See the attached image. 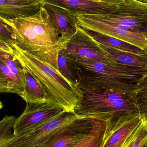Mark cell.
<instances>
[{"mask_svg":"<svg viewBox=\"0 0 147 147\" xmlns=\"http://www.w3.org/2000/svg\"><path fill=\"white\" fill-rule=\"evenodd\" d=\"M26 75V86L24 92L21 95L26 104L43 105L47 104L45 94L39 83L26 69L24 68Z\"/></svg>","mask_w":147,"mask_h":147,"instance_id":"obj_18","label":"cell"},{"mask_svg":"<svg viewBox=\"0 0 147 147\" xmlns=\"http://www.w3.org/2000/svg\"><path fill=\"white\" fill-rule=\"evenodd\" d=\"M101 45L108 57L113 61L129 67L147 69V54H132Z\"/></svg>","mask_w":147,"mask_h":147,"instance_id":"obj_17","label":"cell"},{"mask_svg":"<svg viewBox=\"0 0 147 147\" xmlns=\"http://www.w3.org/2000/svg\"><path fill=\"white\" fill-rule=\"evenodd\" d=\"M140 115L123 118L111 125L101 147H122L142 122Z\"/></svg>","mask_w":147,"mask_h":147,"instance_id":"obj_13","label":"cell"},{"mask_svg":"<svg viewBox=\"0 0 147 147\" xmlns=\"http://www.w3.org/2000/svg\"><path fill=\"white\" fill-rule=\"evenodd\" d=\"M146 123H147V122H146Z\"/></svg>","mask_w":147,"mask_h":147,"instance_id":"obj_29","label":"cell"},{"mask_svg":"<svg viewBox=\"0 0 147 147\" xmlns=\"http://www.w3.org/2000/svg\"><path fill=\"white\" fill-rule=\"evenodd\" d=\"M75 16L78 25L83 29L126 42L147 53V39L142 33L136 32L127 27L111 23L98 15L75 13Z\"/></svg>","mask_w":147,"mask_h":147,"instance_id":"obj_5","label":"cell"},{"mask_svg":"<svg viewBox=\"0 0 147 147\" xmlns=\"http://www.w3.org/2000/svg\"><path fill=\"white\" fill-rule=\"evenodd\" d=\"M135 100L138 107L139 114L147 122V86L136 91Z\"/></svg>","mask_w":147,"mask_h":147,"instance_id":"obj_23","label":"cell"},{"mask_svg":"<svg viewBox=\"0 0 147 147\" xmlns=\"http://www.w3.org/2000/svg\"><path fill=\"white\" fill-rule=\"evenodd\" d=\"M13 56L32 75L42 88L50 105L64 111L75 113L82 93L49 63L12 43Z\"/></svg>","mask_w":147,"mask_h":147,"instance_id":"obj_3","label":"cell"},{"mask_svg":"<svg viewBox=\"0 0 147 147\" xmlns=\"http://www.w3.org/2000/svg\"><path fill=\"white\" fill-rule=\"evenodd\" d=\"M0 52L12 56L13 54V49L11 45L0 41Z\"/></svg>","mask_w":147,"mask_h":147,"instance_id":"obj_25","label":"cell"},{"mask_svg":"<svg viewBox=\"0 0 147 147\" xmlns=\"http://www.w3.org/2000/svg\"><path fill=\"white\" fill-rule=\"evenodd\" d=\"M92 128V117H84L77 119L68 124L45 147H73L87 136Z\"/></svg>","mask_w":147,"mask_h":147,"instance_id":"obj_12","label":"cell"},{"mask_svg":"<svg viewBox=\"0 0 147 147\" xmlns=\"http://www.w3.org/2000/svg\"><path fill=\"white\" fill-rule=\"evenodd\" d=\"M76 13L110 15L117 12L121 0H50Z\"/></svg>","mask_w":147,"mask_h":147,"instance_id":"obj_10","label":"cell"},{"mask_svg":"<svg viewBox=\"0 0 147 147\" xmlns=\"http://www.w3.org/2000/svg\"><path fill=\"white\" fill-rule=\"evenodd\" d=\"M44 7L59 31L61 39L67 43L77 30L78 24L75 13L50 0H44Z\"/></svg>","mask_w":147,"mask_h":147,"instance_id":"obj_11","label":"cell"},{"mask_svg":"<svg viewBox=\"0 0 147 147\" xmlns=\"http://www.w3.org/2000/svg\"><path fill=\"white\" fill-rule=\"evenodd\" d=\"M144 36V37L147 39V27L146 28V30L144 31V32H142Z\"/></svg>","mask_w":147,"mask_h":147,"instance_id":"obj_27","label":"cell"},{"mask_svg":"<svg viewBox=\"0 0 147 147\" xmlns=\"http://www.w3.org/2000/svg\"><path fill=\"white\" fill-rule=\"evenodd\" d=\"M98 16L111 23L142 33L147 27V0H121L117 12Z\"/></svg>","mask_w":147,"mask_h":147,"instance_id":"obj_9","label":"cell"},{"mask_svg":"<svg viewBox=\"0 0 147 147\" xmlns=\"http://www.w3.org/2000/svg\"><path fill=\"white\" fill-rule=\"evenodd\" d=\"M0 67V92L21 96L24 92L26 80L11 72L3 62L1 61Z\"/></svg>","mask_w":147,"mask_h":147,"instance_id":"obj_15","label":"cell"},{"mask_svg":"<svg viewBox=\"0 0 147 147\" xmlns=\"http://www.w3.org/2000/svg\"><path fill=\"white\" fill-rule=\"evenodd\" d=\"M17 118L6 115L0 122V147H2L13 134L12 130Z\"/></svg>","mask_w":147,"mask_h":147,"instance_id":"obj_22","label":"cell"},{"mask_svg":"<svg viewBox=\"0 0 147 147\" xmlns=\"http://www.w3.org/2000/svg\"><path fill=\"white\" fill-rule=\"evenodd\" d=\"M81 92L82 98L75 110L79 116L105 119L112 125L123 118L140 115L134 99L125 94L107 90Z\"/></svg>","mask_w":147,"mask_h":147,"instance_id":"obj_4","label":"cell"},{"mask_svg":"<svg viewBox=\"0 0 147 147\" xmlns=\"http://www.w3.org/2000/svg\"><path fill=\"white\" fill-rule=\"evenodd\" d=\"M13 33L15 44L23 50L49 63L58 72V57L66 44L44 7L35 15L13 20L0 19Z\"/></svg>","mask_w":147,"mask_h":147,"instance_id":"obj_1","label":"cell"},{"mask_svg":"<svg viewBox=\"0 0 147 147\" xmlns=\"http://www.w3.org/2000/svg\"><path fill=\"white\" fill-rule=\"evenodd\" d=\"M85 116L64 112L42 127L27 135L13 138L3 147H45L55 139L69 123Z\"/></svg>","mask_w":147,"mask_h":147,"instance_id":"obj_6","label":"cell"},{"mask_svg":"<svg viewBox=\"0 0 147 147\" xmlns=\"http://www.w3.org/2000/svg\"><path fill=\"white\" fill-rule=\"evenodd\" d=\"M0 41L11 45L14 42L13 33L11 27L1 20H0Z\"/></svg>","mask_w":147,"mask_h":147,"instance_id":"obj_24","label":"cell"},{"mask_svg":"<svg viewBox=\"0 0 147 147\" xmlns=\"http://www.w3.org/2000/svg\"><path fill=\"white\" fill-rule=\"evenodd\" d=\"M88 32L96 41L104 46L132 54H147L138 47L119 39L103 36L92 32L88 31Z\"/></svg>","mask_w":147,"mask_h":147,"instance_id":"obj_19","label":"cell"},{"mask_svg":"<svg viewBox=\"0 0 147 147\" xmlns=\"http://www.w3.org/2000/svg\"><path fill=\"white\" fill-rule=\"evenodd\" d=\"M63 52L65 56L76 59L119 64L108 57L101 44L93 38L88 31L78 24L76 32L67 42Z\"/></svg>","mask_w":147,"mask_h":147,"instance_id":"obj_7","label":"cell"},{"mask_svg":"<svg viewBox=\"0 0 147 147\" xmlns=\"http://www.w3.org/2000/svg\"><path fill=\"white\" fill-rule=\"evenodd\" d=\"M44 5V0H1L0 19L13 20L36 14Z\"/></svg>","mask_w":147,"mask_h":147,"instance_id":"obj_14","label":"cell"},{"mask_svg":"<svg viewBox=\"0 0 147 147\" xmlns=\"http://www.w3.org/2000/svg\"><path fill=\"white\" fill-rule=\"evenodd\" d=\"M64 112L62 109L48 104H26L24 112L15 121L13 133L9 140L13 138L25 136L34 131Z\"/></svg>","mask_w":147,"mask_h":147,"instance_id":"obj_8","label":"cell"},{"mask_svg":"<svg viewBox=\"0 0 147 147\" xmlns=\"http://www.w3.org/2000/svg\"><path fill=\"white\" fill-rule=\"evenodd\" d=\"M57 62L61 74L77 87L80 82V77L76 69L67 61L63 50L59 54Z\"/></svg>","mask_w":147,"mask_h":147,"instance_id":"obj_21","label":"cell"},{"mask_svg":"<svg viewBox=\"0 0 147 147\" xmlns=\"http://www.w3.org/2000/svg\"><path fill=\"white\" fill-rule=\"evenodd\" d=\"M65 57L80 77L77 88L81 91H113L135 100L138 84L147 74L146 68Z\"/></svg>","mask_w":147,"mask_h":147,"instance_id":"obj_2","label":"cell"},{"mask_svg":"<svg viewBox=\"0 0 147 147\" xmlns=\"http://www.w3.org/2000/svg\"><path fill=\"white\" fill-rule=\"evenodd\" d=\"M147 86V74L142 79V80L139 82L138 86L137 91L138 89L142 88L144 87Z\"/></svg>","mask_w":147,"mask_h":147,"instance_id":"obj_26","label":"cell"},{"mask_svg":"<svg viewBox=\"0 0 147 147\" xmlns=\"http://www.w3.org/2000/svg\"><path fill=\"white\" fill-rule=\"evenodd\" d=\"M147 144V124L143 119L122 147H143Z\"/></svg>","mask_w":147,"mask_h":147,"instance_id":"obj_20","label":"cell"},{"mask_svg":"<svg viewBox=\"0 0 147 147\" xmlns=\"http://www.w3.org/2000/svg\"><path fill=\"white\" fill-rule=\"evenodd\" d=\"M143 147H147V145H145V146H144Z\"/></svg>","mask_w":147,"mask_h":147,"instance_id":"obj_28","label":"cell"},{"mask_svg":"<svg viewBox=\"0 0 147 147\" xmlns=\"http://www.w3.org/2000/svg\"><path fill=\"white\" fill-rule=\"evenodd\" d=\"M92 118V128L88 135L73 147H101L107 133L110 129L109 121Z\"/></svg>","mask_w":147,"mask_h":147,"instance_id":"obj_16","label":"cell"}]
</instances>
